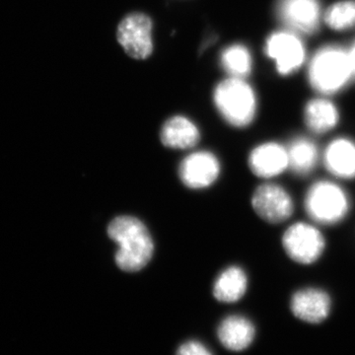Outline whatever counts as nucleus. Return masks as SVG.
I'll return each instance as SVG.
<instances>
[{"label": "nucleus", "instance_id": "ddd939ff", "mask_svg": "<svg viewBox=\"0 0 355 355\" xmlns=\"http://www.w3.org/2000/svg\"><path fill=\"white\" fill-rule=\"evenodd\" d=\"M200 139V130L186 116H172L161 128L160 140L167 148L187 150L197 146Z\"/></svg>", "mask_w": 355, "mask_h": 355}, {"label": "nucleus", "instance_id": "aec40b11", "mask_svg": "<svg viewBox=\"0 0 355 355\" xmlns=\"http://www.w3.org/2000/svg\"><path fill=\"white\" fill-rule=\"evenodd\" d=\"M324 21L331 29L338 31L355 27V0H345L331 6L324 15Z\"/></svg>", "mask_w": 355, "mask_h": 355}, {"label": "nucleus", "instance_id": "1a4fd4ad", "mask_svg": "<svg viewBox=\"0 0 355 355\" xmlns=\"http://www.w3.org/2000/svg\"><path fill=\"white\" fill-rule=\"evenodd\" d=\"M266 53L277 64V71L287 76L297 70L305 60L302 42L294 32H279L266 41Z\"/></svg>", "mask_w": 355, "mask_h": 355}, {"label": "nucleus", "instance_id": "a211bd4d", "mask_svg": "<svg viewBox=\"0 0 355 355\" xmlns=\"http://www.w3.org/2000/svg\"><path fill=\"white\" fill-rule=\"evenodd\" d=\"M304 120L311 132L323 135L336 128L340 120V114L333 103L319 98L311 100L306 105Z\"/></svg>", "mask_w": 355, "mask_h": 355}, {"label": "nucleus", "instance_id": "6ab92c4d", "mask_svg": "<svg viewBox=\"0 0 355 355\" xmlns=\"http://www.w3.org/2000/svg\"><path fill=\"white\" fill-rule=\"evenodd\" d=\"M221 64L233 77L243 78L251 72V55L246 46L233 44L222 51Z\"/></svg>", "mask_w": 355, "mask_h": 355}, {"label": "nucleus", "instance_id": "dca6fc26", "mask_svg": "<svg viewBox=\"0 0 355 355\" xmlns=\"http://www.w3.org/2000/svg\"><path fill=\"white\" fill-rule=\"evenodd\" d=\"M248 275L238 266H230L217 275L214 284V295L224 303L237 302L246 293Z\"/></svg>", "mask_w": 355, "mask_h": 355}, {"label": "nucleus", "instance_id": "f8f14e48", "mask_svg": "<svg viewBox=\"0 0 355 355\" xmlns=\"http://www.w3.org/2000/svg\"><path fill=\"white\" fill-rule=\"evenodd\" d=\"M331 298L323 289L307 287L292 295L291 308L294 316L310 324L322 323L330 315Z\"/></svg>", "mask_w": 355, "mask_h": 355}, {"label": "nucleus", "instance_id": "9b49d317", "mask_svg": "<svg viewBox=\"0 0 355 355\" xmlns=\"http://www.w3.org/2000/svg\"><path fill=\"white\" fill-rule=\"evenodd\" d=\"M248 165L254 176L272 179L288 169L286 147L277 142H265L252 149Z\"/></svg>", "mask_w": 355, "mask_h": 355}, {"label": "nucleus", "instance_id": "f257e3e1", "mask_svg": "<svg viewBox=\"0 0 355 355\" xmlns=\"http://www.w3.org/2000/svg\"><path fill=\"white\" fill-rule=\"evenodd\" d=\"M107 233L118 246L114 261L123 272H139L153 260L155 250L153 236L137 217H114L109 223Z\"/></svg>", "mask_w": 355, "mask_h": 355}, {"label": "nucleus", "instance_id": "4468645a", "mask_svg": "<svg viewBox=\"0 0 355 355\" xmlns=\"http://www.w3.org/2000/svg\"><path fill=\"white\" fill-rule=\"evenodd\" d=\"M324 164L338 179L355 178V144L349 139H334L324 153Z\"/></svg>", "mask_w": 355, "mask_h": 355}, {"label": "nucleus", "instance_id": "6e6552de", "mask_svg": "<svg viewBox=\"0 0 355 355\" xmlns=\"http://www.w3.org/2000/svg\"><path fill=\"white\" fill-rule=\"evenodd\" d=\"M221 165L216 154L210 151H195L180 163V180L191 190L209 188L218 180Z\"/></svg>", "mask_w": 355, "mask_h": 355}, {"label": "nucleus", "instance_id": "4be33fe9", "mask_svg": "<svg viewBox=\"0 0 355 355\" xmlns=\"http://www.w3.org/2000/svg\"><path fill=\"white\" fill-rule=\"evenodd\" d=\"M350 62H352V69H354V73H355V44L352 46V50L349 51Z\"/></svg>", "mask_w": 355, "mask_h": 355}, {"label": "nucleus", "instance_id": "39448f33", "mask_svg": "<svg viewBox=\"0 0 355 355\" xmlns=\"http://www.w3.org/2000/svg\"><path fill=\"white\" fill-rule=\"evenodd\" d=\"M282 247L291 260L309 266L323 256L326 240L321 231L306 222H296L282 235Z\"/></svg>", "mask_w": 355, "mask_h": 355}, {"label": "nucleus", "instance_id": "412c9836", "mask_svg": "<svg viewBox=\"0 0 355 355\" xmlns=\"http://www.w3.org/2000/svg\"><path fill=\"white\" fill-rule=\"evenodd\" d=\"M177 355H212L205 345L198 342L184 343L178 349Z\"/></svg>", "mask_w": 355, "mask_h": 355}, {"label": "nucleus", "instance_id": "0eeeda50", "mask_svg": "<svg viewBox=\"0 0 355 355\" xmlns=\"http://www.w3.org/2000/svg\"><path fill=\"white\" fill-rule=\"evenodd\" d=\"M252 207L263 220L279 224L291 218L294 212V202L284 187L265 183L254 190Z\"/></svg>", "mask_w": 355, "mask_h": 355}, {"label": "nucleus", "instance_id": "2eb2a0df", "mask_svg": "<svg viewBox=\"0 0 355 355\" xmlns=\"http://www.w3.org/2000/svg\"><path fill=\"white\" fill-rule=\"evenodd\" d=\"M217 335L226 349L232 352H241L253 343L254 324L247 318L229 316L219 324Z\"/></svg>", "mask_w": 355, "mask_h": 355}, {"label": "nucleus", "instance_id": "f03ea898", "mask_svg": "<svg viewBox=\"0 0 355 355\" xmlns=\"http://www.w3.org/2000/svg\"><path fill=\"white\" fill-rule=\"evenodd\" d=\"M214 103L222 118L233 127H248L256 116V96L242 78L232 77L219 83L214 90Z\"/></svg>", "mask_w": 355, "mask_h": 355}, {"label": "nucleus", "instance_id": "423d86ee", "mask_svg": "<svg viewBox=\"0 0 355 355\" xmlns=\"http://www.w3.org/2000/svg\"><path fill=\"white\" fill-rule=\"evenodd\" d=\"M153 21L146 14L133 12L121 21L116 39L125 53L135 60H146L153 51Z\"/></svg>", "mask_w": 355, "mask_h": 355}, {"label": "nucleus", "instance_id": "20e7f679", "mask_svg": "<svg viewBox=\"0 0 355 355\" xmlns=\"http://www.w3.org/2000/svg\"><path fill=\"white\" fill-rule=\"evenodd\" d=\"M350 200L340 184L319 181L308 189L304 198L306 214L322 225H335L349 214Z\"/></svg>", "mask_w": 355, "mask_h": 355}, {"label": "nucleus", "instance_id": "7ed1b4c3", "mask_svg": "<svg viewBox=\"0 0 355 355\" xmlns=\"http://www.w3.org/2000/svg\"><path fill=\"white\" fill-rule=\"evenodd\" d=\"M354 74L349 51L336 46H327L318 51L309 67L311 85L318 92H338Z\"/></svg>", "mask_w": 355, "mask_h": 355}, {"label": "nucleus", "instance_id": "9d476101", "mask_svg": "<svg viewBox=\"0 0 355 355\" xmlns=\"http://www.w3.org/2000/svg\"><path fill=\"white\" fill-rule=\"evenodd\" d=\"M277 15L292 32L316 31L321 18L318 0H279Z\"/></svg>", "mask_w": 355, "mask_h": 355}, {"label": "nucleus", "instance_id": "f3484780", "mask_svg": "<svg viewBox=\"0 0 355 355\" xmlns=\"http://www.w3.org/2000/svg\"><path fill=\"white\" fill-rule=\"evenodd\" d=\"M288 169L299 177L310 175L317 167L319 149L316 144L306 137L292 140L286 147Z\"/></svg>", "mask_w": 355, "mask_h": 355}]
</instances>
